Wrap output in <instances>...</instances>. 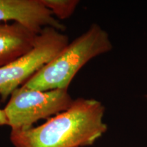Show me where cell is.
I'll return each mask as SVG.
<instances>
[{
    "mask_svg": "<svg viewBox=\"0 0 147 147\" xmlns=\"http://www.w3.org/2000/svg\"><path fill=\"white\" fill-rule=\"evenodd\" d=\"M73 101L67 89L42 91L20 87L10 95L3 111L12 130H23L40 119L65 111Z\"/></svg>",
    "mask_w": 147,
    "mask_h": 147,
    "instance_id": "obj_3",
    "label": "cell"
},
{
    "mask_svg": "<svg viewBox=\"0 0 147 147\" xmlns=\"http://www.w3.org/2000/svg\"><path fill=\"white\" fill-rule=\"evenodd\" d=\"M105 107L95 99L74 100L65 111L41 125L11 130L15 147H82L93 145L107 131Z\"/></svg>",
    "mask_w": 147,
    "mask_h": 147,
    "instance_id": "obj_1",
    "label": "cell"
},
{
    "mask_svg": "<svg viewBox=\"0 0 147 147\" xmlns=\"http://www.w3.org/2000/svg\"><path fill=\"white\" fill-rule=\"evenodd\" d=\"M53 15L59 19H67L74 14L79 4L78 0H41Z\"/></svg>",
    "mask_w": 147,
    "mask_h": 147,
    "instance_id": "obj_7",
    "label": "cell"
},
{
    "mask_svg": "<svg viewBox=\"0 0 147 147\" xmlns=\"http://www.w3.org/2000/svg\"><path fill=\"white\" fill-rule=\"evenodd\" d=\"M9 21L21 24L37 34L46 27L59 32L66 28L41 0H0V22Z\"/></svg>",
    "mask_w": 147,
    "mask_h": 147,
    "instance_id": "obj_5",
    "label": "cell"
},
{
    "mask_svg": "<svg viewBox=\"0 0 147 147\" xmlns=\"http://www.w3.org/2000/svg\"><path fill=\"white\" fill-rule=\"evenodd\" d=\"M146 97L147 98V95H146Z\"/></svg>",
    "mask_w": 147,
    "mask_h": 147,
    "instance_id": "obj_9",
    "label": "cell"
},
{
    "mask_svg": "<svg viewBox=\"0 0 147 147\" xmlns=\"http://www.w3.org/2000/svg\"><path fill=\"white\" fill-rule=\"evenodd\" d=\"M38 35L19 23L0 22V67L32 51Z\"/></svg>",
    "mask_w": 147,
    "mask_h": 147,
    "instance_id": "obj_6",
    "label": "cell"
},
{
    "mask_svg": "<svg viewBox=\"0 0 147 147\" xmlns=\"http://www.w3.org/2000/svg\"><path fill=\"white\" fill-rule=\"evenodd\" d=\"M69 44L67 35L46 27L37 36L32 51L0 67V96L5 101L14 90L51 61Z\"/></svg>",
    "mask_w": 147,
    "mask_h": 147,
    "instance_id": "obj_4",
    "label": "cell"
},
{
    "mask_svg": "<svg viewBox=\"0 0 147 147\" xmlns=\"http://www.w3.org/2000/svg\"><path fill=\"white\" fill-rule=\"evenodd\" d=\"M113 49L109 35L97 24L74 39L23 85L38 91L67 89L78 71L92 59Z\"/></svg>",
    "mask_w": 147,
    "mask_h": 147,
    "instance_id": "obj_2",
    "label": "cell"
},
{
    "mask_svg": "<svg viewBox=\"0 0 147 147\" xmlns=\"http://www.w3.org/2000/svg\"><path fill=\"white\" fill-rule=\"evenodd\" d=\"M8 125V121H7L6 116L5 115L3 110L0 109V126Z\"/></svg>",
    "mask_w": 147,
    "mask_h": 147,
    "instance_id": "obj_8",
    "label": "cell"
}]
</instances>
